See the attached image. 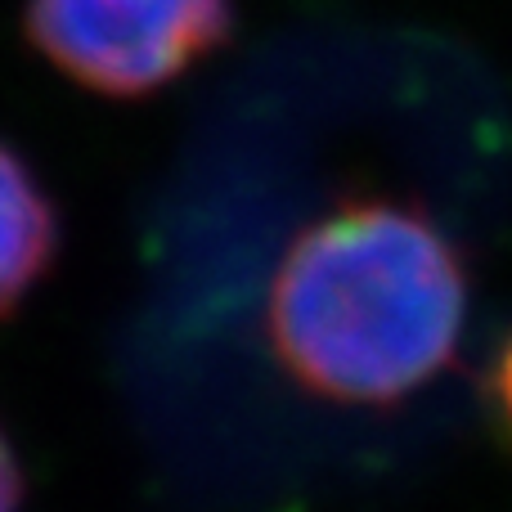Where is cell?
<instances>
[{
	"label": "cell",
	"mask_w": 512,
	"mask_h": 512,
	"mask_svg": "<svg viewBox=\"0 0 512 512\" xmlns=\"http://www.w3.org/2000/svg\"><path fill=\"white\" fill-rule=\"evenodd\" d=\"M27 41L104 99H140L225 45L234 0H27Z\"/></svg>",
	"instance_id": "7a4b0ae2"
},
{
	"label": "cell",
	"mask_w": 512,
	"mask_h": 512,
	"mask_svg": "<svg viewBox=\"0 0 512 512\" xmlns=\"http://www.w3.org/2000/svg\"><path fill=\"white\" fill-rule=\"evenodd\" d=\"M18 504H23V477H18V459L0 432V512H18Z\"/></svg>",
	"instance_id": "277c9868"
},
{
	"label": "cell",
	"mask_w": 512,
	"mask_h": 512,
	"mask_svg": "<svg viewBox=\"0 0 512 512\" xmlns=\"http://www.w3.org/2000/svg\"><path fill=\"white\" fill-rule=\"evenodd\" d=\"M468 301L459 243L423 207L351 198L279 256L265 337L301 391L382 409L450 369L468 333Z\"/></svg>",
	"instance_id": "6da1fadb"
},
{
	"label": "cell",
	"mask_w": 512,
	"mask_h": 512,
	"mask_svg": "<svg viewBox=\"0 0 512 512\" xmlns=\"http://www.w3.org/2000/svg\"><path fill=\"white\" fill-rule=\"evenodd\" d=\"M59 252V212L32 167L0 144V319L45 279Z\"/></svg>",
	"instance_id": "3957f363"
}]
</instances>
